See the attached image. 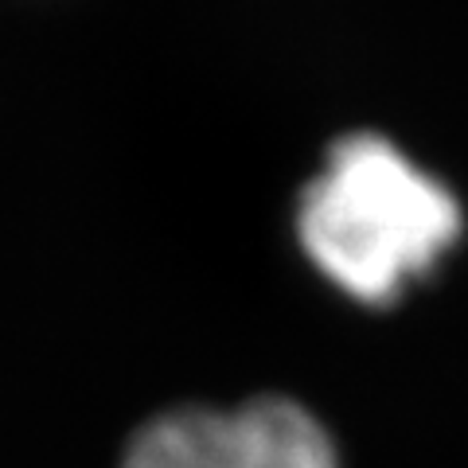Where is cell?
<instances>
[{"label":"cell","mask_w":468,"mask_h":468,"mask_svg":"<svg viewBox=\"0 0 468 468\" xmlns=\"http://www.w3.org/2000/svg\"><path fill=\"white\" fill-rule=\"evenodd\" d=\"M297 234L328 282L363 304H390L457 242L461 207L390 141L351 133L301 192Z\"/></svg>","instance_id":"obj_1"},{"label":"cell","mask_w":468,"mask_h":468,"mask_svg":"<svg viewBox=\"0 0 468 468\" xmlns=\"http://www.w3.org/2000/svg\"><path fill=\"white\" fill-rule=\"evenodd\" d=\"M122 468H340L328 430L289 399L234 410L187 406L153 418Z\"/></svg>","instance_id":"obj_2"}]
</instances>
